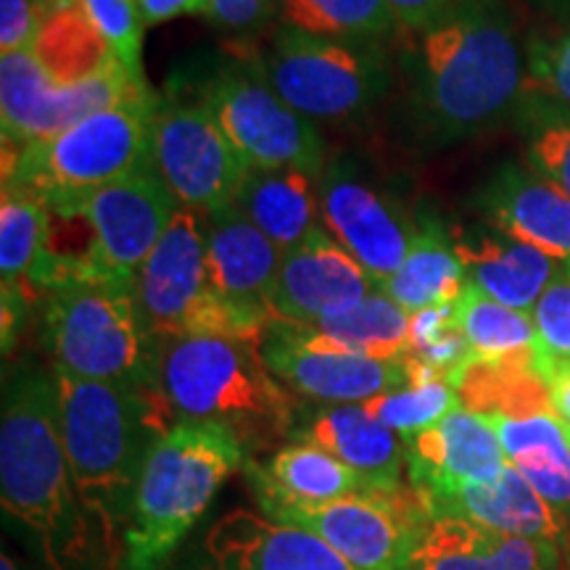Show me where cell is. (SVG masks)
Returning <instances> with one entry per match:
<instances>
[{
    "mask_svg": "<svg viewBox=\"0 0 570 570\" xmlns=\"http://www.w3.org/2000/svg\"><path fill=\"white\" fill-rule=\"evenodd\" d=\"M40 336L53 370L156 389L159 341L142 323L135 283L71 281L46 291Z\"/></svg>",
    "mask_w": 570,
    "mask_h": 570,
    "instance_id": "6",
    "label": "cell"
},
{
    "mask_svg": "<svg viewBox=\"0 0 570 570\" xmlns=\"http://www.w3.org/2000/svg\"><path fill=\"white\" fill-rule=\"evenodd\" d=\"M233 204L283 254L323 225L317 177L298 169H248Z\"/></svg>",
    "mask_w": 570,
    "mask_h": 570,
    "instance_id": "27",
    "label": "cell"
},
{
    "mask_svg": "<svg viewBox=\"0 0 570 570\" xmlns=\"http://www.w3.org/2000/svg\"><path fill=\"white\" fill-rule=\"evenodd\" d=\"M206 256L214 288L227 302L267 320L283 252L235 204L206 214Z\"/></svg>",
    "mask_w": 570,
    "mask_h": 570,
    "instance_id": "21",
    "label": "cell"
},
{
    "mask_svg": "<svg viewBox=\"0 0 570 570\" xmlns=\"http://www.w3.org/2000/svg\"><path fill=\"white\" fill-rule=\"evenodd\" d=\"M537 367L550 386L554 415L570 425V360H550L537 352Z\"/></svg>",
    "mask_w": 570,
    "mask_h": 570,
    "instance_id": "44",
    "label": "cell"
},
{
    "mask_svg": "<svg viewBox=\"0 0 570 570\" xmlns=\"http://www.w3.org/2000/svg\"><path fill=\"white\" fill-rule=\"evenodd\" d=\"M146 27L164 24L180 17H206L209 0H138Z\"/></svg>",
    "mask_w": 570,
    "mask_h": 570,
    "instance_id": "45",
    "label": "cell"
},
{
    "mask_svg": "<svg viewBox=\"0 0 570 570\" xmlns=\"http://www.w3.org/2000/svg\"><path fill=\"white\" fill-rule=\"evenodd\" d=\"M465 285L468 275L454 248L452 233L436 217H423L417 219L402 267L377 288L412 315L428 306L454 304Z\"/></svg>",
    "mask_w": 570,
    "mask_h": 570,
    "instance_id": "29",
    "label": "cell"
},
{
    "mask_svg": "<svg viewBox=\"0 0 570 570\" xmlns=\"http://www.w3.org/2000/svg\"><path fill=\"white\" fill-rule=\"evenodd\" d=\"M281 21L320 38L367 46L399 32L389 0H281Z\"/></svg>",
    "mask_w": 570,
    "mask_h": 570,
    "instance_id": "34",
    "label": "cell"
},
{
    "mask_svg": "<svg viewBox=\"0 0 570 570\" xmlns=\"http://www.w3.org/2000/svg\"><path fill=\"white\" fill-rule=\"evenodd\" d=\"M204 570H356L315 533L233 510L204 539Z\"/></svg>",
    "mask_w": 570,
    "mask_h": 570,
    "instance_id": "19",
    "label": "cell"
},
{
    "mask_svg": "<svg viewBox=\"0 0 570 570\" xmlns=\"http://www.w3.org/2000/svg\"><path fill=\"white\" fill-rule=\"evenodd\" d=\"M48 235V202L17 183L0 196V275L3 285H24L38 265Z\"/></svg>",
    "mask_w": 570,
    "mask_h": 570,
    "instance_id": "35",
    "label": "cell"
},
{
    "mask_svg": "<svg viewBox=\"0 0 570 570\" xmlns=\"http://www.w3.org/2000/svg\"><path fill=\"white\" fill-rule=\"evenodd\" d=\"M85 17L101 35L109 51L135 77H142V19L138 0H80Z\"/></svg>",
    "mask_w": 570,
    "mask_h": 570,
    "instance_id": "38",
    "label": "cell"
},
{
    "mask_svg": "<svg viewBox=\"0 0 570 570\" xmlns=\"http://www.w3.org/2000/svg\"><path fill=\"white\" fill-rule=\"evenodd\" d=\"M504 458L558 512L570 515V444L554 412L523 417H487Z\"/></svg>",
    "mask_w": 570,
    "mask_h": 570,
    "instance_id": "28",
    "label": "cell"
},
{
    "mask_svg": "<svg viewBox=\"0 0 570 570\" xmlns=\"http://www.w3.org/2000/svg\"><path fill=\"white\" fill-rule=\"evenodd\" d=\"M410 80L428 140L454 142L499 122L525 85V48L508 3L465 0L417 32Z\"/></svg>",
    "mask_w": 570,
    "mask_h": 570,
    "instance_id": "3",
    "label": "cell"
},
{
    "mask_svg": "<svg viewBox=\"0 0 570 570\" xmlns=\"http://www.w3.org/2000/svg\"><path fill=\"white\" fill-rule=\"evenodd\" d=\"M462 3L465 0H389L399 30L410 35L428 30V27L449 17Z\"/></svg>",
    "mask_w": 570,
    "mask_h": 570,
    "instance_id": "43",
    "label": "cell"
},
{
    "mask_svg": "<svg viewBox=\"0 0 570 570\" xmlns=\"http://www.w3.org/2000/svg\"><path fill=\"white\" fill-rule=\"evenodd\" d=\"M69 202L80 204L88 217L96 240L98 277L114 283H135L142 262L180 212V202L154 164Z\"/></svg>",
    "mask_w": 570,
    "mask_h": 570,
    "instance_id": "14",
    "label": "cell"
},
{
    "mask_svg": "<svg viewBox=\"0 0 570 570\" xmlns=\"http://www.w3.org/2000/svg\"><path fill=\"white\" fill-rule=\"evenodd\" d=\"M377 288L360 262L323 225L283 254L269 315L273 323L309 325L352 309Z\"/></svg>",
    "mask_w": 570,
    "mask_h": 570,
    "instance_id": "16",
    "label": "cell"
},
{
    "mask_svg": "<svg viewBox=\"0 0 570 570\" xmlns=\"http://www.w3.org/2000/svg\"><path fill=\"white\" fill-rule=\"evenodd\" d=\"M547 3H552L558 11H570V0H547Z\"/></svg>",
    "mask_w": 570,
    "mask_h": 570,
    "instance_id": "47",
    "label": "cell"
},
{
    "mask_svg": "<svg viewBox=\"0 0 570 570\" xmlns=\"http://www.w3.org/2000/svg\"><path fill=\"white\" fill-rule=\"evenodd\" d=\"M206 19L238 46H254L259 35L281 21V0H209Z\"/></svg>",
    "mask_w": 570,
    "mask_h": 570,
    "instance_id": "40",
    "label": "cell"
},
{
    "mask_svg": "<svg viewBox=\"0 0 570 570\" xmlns=\"http://www.w3.org/2000/svg\"><path fill=\"white\" fill-rule=\"evenodd\" d=\"M0 570H19L17 560H13L9 552H3V558H0Z\"/></svg>",
    "mask_w": 570,
    "mask_h": 570,
    "instance_id": "46",
    "label": "cell"
},
{
    "mask_svg": "<svg viewBox=\"0 0 570 570\" xmlns=\"http://www.w3.org/2000/svg\"><path fill=\"white\" fill-rule=\"evenodd\" d=\"M151 92L146 77H135L122 63L77 85L51 80L30 51L0 56V117L3 148H24L53 138L90 114L127 98Z\"/></svg>",
    "mask_w": 570,
    "mask_h": 570,
    "instance_id": "13",
    "label": "cell"
},
{
    "mask_svg": "<svg viewBox=\"0 0 570 570\" xmlns=\"http://www.w3.org/2000/svg\"><path fill=\"white\" fill-rule=\"evenodd\" d=\"M537 325V352L550 360H570V256L560 267L544 294L531 309Z\"/></svg>",
    "mask_w": 570,
    "mask_h": 570,
    "instance_id": "39",
    "label": "cell"
},
{
    "mask_svg": "<svg viewBox=\"0 0 570 570\" xmlns=\"http://www.w3.org/2000/svg\"><path fill=\"white\" fill-rule=\"evenodd\" d=\"M412 570H560L558 544L512 537L462 518H425Z\"/></svg>",
    "mask_w": 570,
    "mask_h": 570,
    "instance_id": "22",
    "label": "cell"
},
{
    "mask_svg": "<svg viewBox=\"0 0 570 570\" xmlns=\"http://www.w3.org/2000/svg\"><path fill=\"white\" fill-rule=\"evenodd\" d=\"M454 248L468 283L512 309L531 312L558 273L560 259L523 240L510 238L489 223L452 230Z\"/></svg>",
    "mask_w": 570,
    "mask_h": 570,
    "instance_id": "24",
    "label": "cell"
},
{
    "mask_svg": "<svg viewBox=\"0 0 570 570\" xmlns=\"http://www.w3.org/2000/svg\"><path fill=\"white\" fill-rule=\"evenodd\" d=\"M151 159L180 206L204 217L233 204L248 173L204 104L159 92L151 114Z\"/></svg>",
    "mask_w": 570,
    "mask_h": 570,
    "instance_id": "12",
    "label": "cell"
},
{
    "mask_svg": "<svg viewBox=\"0 0 570 570\" xmlns=\"http://www.w3.org/2000/svg\"><path fill=\"white\" fill-rule=\"evenodd\" d=\"M46 6L40 0H0V56L30 51Z\"/></svg>",
    "mask_w": 570,
    "mask_h": 570,
    "instance_id": "42",
    "label": "cell"
},
{
    "mask_svg": "<svg viewBox=\"0 0 570 570\" xmlns=\"http://www.w3.org/2000/svg\"><path fill=\"white\" fill-rule=\"evenodd\" d=\"M252 67L291 109L309 122H352L365 117L389 85L377 46L320 38L277 24L265 46H238Z\"/></svg>",
    "mask_w": 570,
    "mask_h": 570,
    "instance_id": "8",
    "label": "cell"
},
{
    "mask_svg": "<svg viewBox=\"0 0 570 570\" xmlns=\"http://www.w3.org/2000/svg\"><path fill=\"white\" fill-rule=\"evenodd\" d=\"M431 518H462L512 537L552 541L562 537L560 512L510 465L494 481L470 483L446 497H420Z\"/></svg>",
    "mask_w": 570,
    "mask_h": 570,
    "instance_id": "25",
    "label": "cell"
},
{
    "mask_svg": "<svg viewBox=\"0 0 570 570\" xmlns=\"http://www.w3.org/2000/svg\"><path fill=\"white\" fill-rule=\"evenodd\" d=\"M475 209L497 230L539 252L570 256V196L531 167L504 164L475 194Z\"/></svg>",
    "mask_w": 570,
    "mask_h": 570,
    "instance_id": "20",
    "label": "cell"
},
{
    "mask_svg": "<svg viewBox=\"0 0 570 570\" xmlns=\"http://www.w3.org/2000/svg\"><path fill=\"white\" fill-rule=\"evenodd\" d=\"M59 425L71 481L92 537L109 560L122 558L119 539L154 446L177 420L159 389L85 381L53 370Z\"/></svg>",
    "mask_w": 570,
    "mask_h": 570,
    "instance_id": "2",
    "label": "cell"
},
{
    "mask_svg": "<svg viewBox=\"0 0 570 570\" xmlns=\"http://www.w3.org/2000/svg\"><path fill=\"white\" fill-rule=\"evenodd\" d=\"M317 198L325 230L360 262L375 285L386 283L410 252L417 227L410 214L367 183L348 159L325 164L317 177Z\"/></svg>",
    "mask_w": 570,
    "mask_h": 570,
    "instance_id": "15",
    "label": "cell"
},
{
    "mask_svg": "<svg viewBox=\"0 0 570 570\" xmlns=\"http://www.w3.org/2000/svg\"><path fill=\"white\" fill-rule=\"evenodd\" d=\"M529 164L570 196V117H554L529 142Z\"/></svg>",
    "mask_w": 570,
    "mask_h": 570,
    "instance_id": "41",
    "label": "cell"
},
{
    "mask_svg": "<svg viewBox=\"0 0 570 570\" xmlns=\"http://www.w3.org/2000/svg\"><path fill=\"white\" fill-rule=\"evenodd\" d=\"M135 298L156 341L188 336L267 341V320L238 309L214 288L204 214L185 206L135 275Z\"/></svg>",
    "mask_w": 570,
    "mask_h": 570,
    "instance_id": "9",
    "label": "cell"
},
{
    "mask_svg": "<svg viewBox=\"0 0 570 570\" xmlns=\"http://www.w3.org/2000/svg\"><path fill=\"white\" fill-rule=\"evenodd\" d=\"M404 468L420 497H446L470 483L494 481L508 458L487 417L465 407L404 439Z\"/></svg>",
    "mask_w": 570,
    "mask_h": 570,
    "instance_id": "17",
    "label": "cell"
},
{
    "mask_svg": "<svg viewBox=\"0 0 570 570\" xmlns=\"http://www.w3.org/2000/svg\"><path fill=\"white\" fill-rule=\"evenodd\" d=\"M462 407L481 417H523L554 412L550 386L537 367V354L518 360H473L458 383Z\"/></svg>",
    "mask_w": 570,
    "mask_h": 570,
    "instance_id": "30",
    "label": "cell"
},
{
    "mask_svg": "<svg viewBox=\"0 0 570 570\" xmlns=\"http://www.w3.org/2000/svg\"><path fill=\"white\" fill-rule=\"evenodd\" d=\"M291 439L331 452L381 494L404 489V439L370 415L365 404H323L296 420Z\"/></svg>",
    "mask_w": 570,
    "mask_h": 570,
    "instance_id": "23",
    "label": "cell"
},
{
    "mask_svg": "<svg viewBox=\"0 0 570 570\" xmlns=\"http://www.w3.org/2000/svg\"><path fill=\"white\" fill-rule=\"evenodd\" d=\"M244 470L256 502L275 523L315 533L356 570H412L417 533L428 518L423 499L412 487L394 494H354L315 504L277 489L252 458Z\"/></svg>",
    "mask_w": 570,
    "mask_h": 570,
    "instance_id": "10",
    "label": "cell"
},
{
    "mask_svg": "<svg viewBox=\"0 0 570 570\" xmlns=\"http://www.w3.org/2000/svg\"><path fill=\"white\" fill-rule=\"evenodd\" d=\"M40 3H42V6H46V9H48V6H59V3H69V0H40Z\"/></svg>",
    "mask_w": 570,
    "mask_h": 570,
    "instance_id": "48",
    "label": "cell"
},
{
    "mask_svg": "<svg viewBox=\"0 0 570 570\" xmlns=\"http://www.w3.org/2000/svg\"><path fill=\"white\" fill-rule=\"evenodd\" d=\"M566 436H568V444H570V425L566 423Z\"/></svg>",
    "mask_w": 570,
    "mask_h": 570,
    "instance_id": "49",
    "label": "cell"
},
{
    "mask_svg": "<svg viewBox=\"0 0 570 570\" xmlns=\"http://www.w3.org/2000/svg\"><path fill=\"white\" fill-rule=\"evenodd\" d=\"M265 473L285 494L302 502H333L354 494H381L356 470L315 444L294 441L269 458Z\"/></svg>",
    "mask_w": 570,
    "mask_h": 570,
    "instance_id": "32",
    "label": "cell"
},
{
    "mask_svg": "<svg viewBox=\"0 0 570 570\" xmlns=\"http://www.w3.org/2000/svg\"><path fill=\"white\" fill-rule=\"evenodd\" d=\"M265 360L283 386L323 404H365L410 383L404 356L375 360L360 354L320 352L281 336L273 327L265 341Z\"/></svg>",
    "mask_w": 570,
    "mask_h": 570,
    "instance_id": "18",
    "label": "cell"
},
{
    "mask_svg": "<svg viewBox=\"0 0 570 570\" xmlns=\"http://www.w3.org/2000/svg\"><path fill=\"white\" fill-rule=\"evenodd\" d=\"M196 101L209 109L248 169L323 175L325 142L315 122L291 109L240 51L206 71Z\"/></svg>",
    "mask_w": 570,
    "mask_h": 570,
    "instance_id": "11",
    "label": "cell"
},
{
    "mask_svg": "<svg viewBox=\"0 0 570 570\" xmlns=\"http://www.w3.org/2000/svg\"><path fill=\"white\" fill-rule=\"evenodd\" d=\"M32 53L59 85L92 80L119 63L85 17L80 0L48 6L38 38L32 42Z\"/></svg>",
    "mask_w": 570,
    "mask_h": 570,
    "instance_id": "31",
    "label": "cell"
},
{
    "mask_svg": "<svg viewBox=\"0 0 570 570\" xmlns=\"http://www.w3.org/2000/svg\"><path fill=\"white\" fill-rule=\"evenodd\" d=\"M269 327L296 344L320 348V352L402 360L410 348V312L402 309L381 288H375L352 309L323 317L317 323H273Z\"/></svg>",
    "mask_w": 570,
    "mask_h": 570,
    "instance_id": "26",
    "label": "cell"
},
{
    "mask_svg": "<svg viewBox=\"0 0 570 570\" xmlns=\"http://www.w3.org/2000/svg\"><path fill=\"white\" fill-rule=\"evenodd\" d=\"M0 504L46 570L96 566V537L63 452L53 373L38 365H17L3 381Z\"/></svg>",
    "mask_w": 570,
    "mask_h": 570,
    "instance_id": "1",
    "label": "cell"
},
{
    "mask_svg": "<svg viewBox=\"0 0 570 570\" xmlns=\"http://www.w3.org/2000/svg\"><path fill=\"white\" fill-rule=\"evenodd\" d=\"M156 389L177 423H217L246 452L291 436L296 407L291 389L265 360V344L225 336L159 341Z\"/></svg>",
    "mask_w": 570,
    "mask_h": 570,
    "instance_id": "4",
    "label": "cell"
},
{
    "mask_svg": "<svg viewBox=\"0 0 570 570\" xmlns=\"http://www.w3.org/2000/svg\"><path fill=\"white\" fill-rule=\"evenodd\" d=\"M246 462V446L223 425L180 420L169 428L142 470L117 570L167 566L219 487Z\"/></svg>",
    "mask_w": 570,
    "mask_h": 570,
    "instance_id": "5",
    "label": "cell"
},
{
    "mask_svg": "<svg viewBox=\"0 0 570 570\" xmlns=\"http://www.w3.org/2000/svg\"><path fill=\"white\" fill-rule=\"evenodd\" d=\"M460 394L449 381H412L404 389L389 391L365 402V410L402 439L439 425L446 415L460 410Z\"/></svg>",
    "mask_w": 570,
    "mask_h": 570,
    "instance_id": "36",
    "label": "cell"
},
{
    "mask_svg": "<svg viewBox=\"0 0 570 570\" xmlns=\"http://www.w3.org/2000/svg\"><path fill=\"white\" fill-rule=\"evenodd\" d=\"M156 92L90 114L53 138L3 148V183H17L46 202H69L151 167Z\"/></svg>",
    "mask_w": 570,
    "mask_h": 570,
    "instance_id": "7",
    "label": "cell"
},
{
    "mask_svg": "<svg viewBox=\"0 0 570 570\" xmlns=\"http://www.w3.org/2000/svg\"><path fill=\"white\" fill-rule=\"evenodd\" d=\"M458 323L475 360L499 362L537 354L539 338L531 312L499 304L470 283L458 298Z\"/></svg>",
    "mask_w": 570,
    "mask_h": 570,
    "instance_id": "33",
    "label": "cell"
},
{
    "mask_svg": "<svg viewBox=\"0 0 570 570\" xmlns=\"http://www.w3.org/2000/svg\"><path fill=\"white\" fill-rule=\"evenodd\" d=\"M523 92L570 109V24L533 35L525 46Z\"/></svg>",
    "mask_w": 570,
    "mask_h": 570,
    "instance_id": "37",
    "label": "cell"
}]
</instances>
